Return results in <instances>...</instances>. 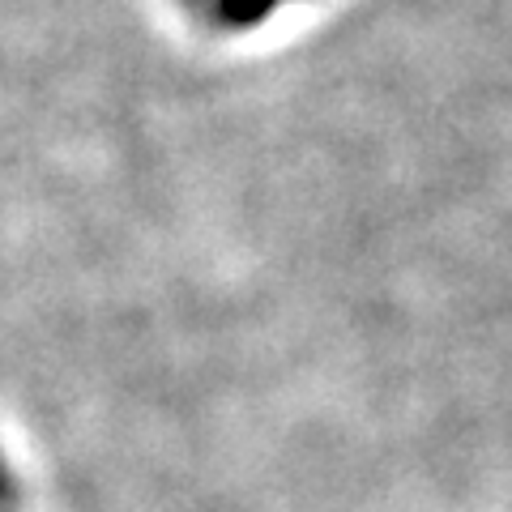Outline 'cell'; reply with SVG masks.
Listing matches in <instances>:
<instances>
[{
  "label": "cell",
  "mask_w": 512,
  "mask_h": 512,
  "mask_svg": "<svg viewBox=\"0 0 512 512\" xmlns=\"http://www.w3.org/2000/svg\"><path fill=\"white\" fill-rule=\"evenodd\" d=\"M22 504V483H18V470L9 466L5 448H0V512H18Z\"/></svg>",
  "instance_id": "obj_1"
}]
</instances>
